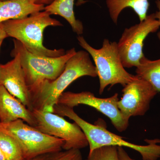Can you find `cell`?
<instances>
[{
  "label": "cell",
  "instance_id": "9c48e42d",
  "mask_svg": "<svg viewBox=\"0 0 160 160\" xmlns=\"http://www.w3.org/2000/svg\"><path fill=\"white\" fill-rule=\"evenodd\" d=\"M118 94L115 93L109 98L96 97L92 92H66L61 95L58 104L73 108L80 105L92 107L104 114L111 121L115 128L119 132L126 131L129 126V118L122 113L118 107Z\"/></svg>",
  "mask_w": 160,
  "mask_h": 160
},
{
  "label": "cell",
  "instance_id": "ffe728a7",
  "mask_svg": "<svg viewBox=\"0 0 160 160\" xmlns=\"http://www.w3.org/2000/svg\"><path fill=\"white\" fill-rule=\"evenodd\" d=\"M119 160H136L132 158L122 147H118Z\"/></svg>",
  "mask_w": 160,
  "mask_h": 160
},
{
  "label": "cell",
  "instance_id": "ac0fdd59",
  "mask_svg": "<svg viewBox=\"0 0 160 160\" xmlns=\"http://www.w3.org/2000/svg\"><path fill=\"white\" fill-rule=\"evenodd\" d=\"M24 160H83V158L80 149H72L49 152Z\"/></svg>",
  "mask_w": 160,
  "mask_h": 160
},
{
  "label": "cell",
  "instance_id": "484cf974",
  "mask_svg": "<svg viewBox=\"0 0 160 160\" xmlns=\"http://www.w3.org/2000/svg\"><path fill=\"white\" fill-rule=\"evenodd\" d=\"M157 36L159 40L160 41V31L159 32L157 33Z\"/></svg>",
  "mask_w": 160,
  "mask_h": 160
},
{
  "label": "cell",
  "instance_id": "ba28073f",
  "mask_svg": "<svg viewBox=\"0 0 160 160\" xmlns=\"http://www.w3.org/2000/svg\"><path fill=\"white\" fill-rule=\"evenodd\" d=\"M160 24L154 13L147 15L144 21L126 28L117 43L121 61L125 68L137 67L144 56V42L150 33L157 31Z\"/></svg>",
  "mask_w": 160,
  "mask_h": 160
},
{
  "label": "cell",
  "instance_id": "8992f818",
  "mask_svg": "<svg viewBox=\"0 0 160 160\" xmlns=\"http://www.w3.org/2000/svg\"><path fill=\"white\" fill-rule=\"evenodd\" d=\"M0 131L16 141L22 152L24 159L62 151L65 144L64 140L43 133L21 119L9 123L0 122Z\"/></svg>",
  "mask_w": 160,
  "mask_h": 160
},
{
  "label": "cell",
  "instance_id": "e0dca14e",
  "mask_svg": "<svg viewBox=\"0 0 160 160\" xmlns=\"http://www.w3.org/2000/svg\"><path fill=\"white\" fill-rule=\"evenodd\" d=\"M0 148L6 160H24L22 152L17 142L10 135L0 131Z\"/></svg>",
  "mask_w": 160,
  "mask_h": 160
},
{
  "label": "cell",
  "instance_id": "8fae6325",
  "mask_svg": "<svg viewBox=\"0 0 160 160\" xmlns=\"http://www.w3.org/2000/svg\"><path fill=\"white\" fill-rule=\"evenodd\" d=\"M13 59L0 64V85L19 100L29 110H32L31 94L18 54H12Z\"/></svg>",
  "mask_w": 160,
  "mask_h": 160
},
{
  "label": "cell",
  "instance_id": "7a4b0ae2",
  "mask_svg": "<svg viewBox=\"0 0 160 160\" xmlns=\"http://www.w3.org/2000/svg\"><path fill=\"white\" fill-rule=\"evenodd\" d=\"M53 112L69 118L79 126L88 140L89 152L103 146H115L133 149L140 153L142 160H158L160 158V139H146L147 145H137L109 131L104 122L98 121L94 124L88 122L76 113L73 108L57 104L54 107Z\"/></svg>",
  "mask_w": 160,
  "mask_h": 160
},
{
  "label": "cell",
  "instance_id": "9a60e30c",
  "mask_svg": "<svg viewBox=\"0 0 160 160\" xmlns=\"http://www.w3.org/2000/svg\"><path fill=\"white\" fill-rule=\"evenodd\" d=\"M75 0H54L51 4L45 6L44 10L49 14L60 16L65 18L72 29L78 35L82 34V23L76 18L74 12Z\"/></svg>",
  "mask_w": 160,
  "mask_h": 160
},
{
  "label": "cell",
  "instance_id": "6da1fadb",
  "mask_svg": "<svg viewBox=\"0 0 160 160\" xmlns=\"http://www.w3.org/2000/svg\"><path fill=\"white\" fill-rule=\"evenodd\" d=\"M89 55L84 50L77 52L68 60L64 71L56 79L45 81L30 92L32 110L53 112L60 97L70 84L82 77H98L95 66Z\"/></svg>",
  "mask_w": 160,
  "mask_h": 160
},
{
  "label": "cell",
  "instance_id": "603a6c76",
  "mask_svg": "<svg viewBox=\"0 0 160 160\" xmlns=\"http://www.w3.org/2000/svg\"><path fill=\"white\" fill-rule=\"evenodd\" d=\"M36 4H39V5H50L54 0H32Z\"/></svg>",
  "mask_w": 160,
  "mask_h": 160
},
{
  "label": "cell",
  "instance_id": "7c38bea8",
  "mask_svg": "<svg viewBox=\"0 0 160 160\" xmlns=\"http://www.w3.org/2000/svg\"><path fill=\"white\" fill-rule=\"evenodd\" d=\"M18 119L35 127L36 122L32 111L19 100L0 85V122L9 123Z\"/></svg>",
  "mask_w": 160,
  "mask_h": 160
},
{
  "label": "cell",
  "instance_id": "52a82bcc",
  "mask_svg": "<svg viewBox=\"0 0 160 160\" xmlns=\"http://www.w3.org/2000/svg\"><path fill=\"white\" fill-rule=\"evenodd\" d=\"M35 128L43 133L64 140L63 149H81L89 146L85 133L76 123H71L53 112L39 109L32 111Z\"/></svg>",
  "mask_w": 160,
  "mask_h": 160
},
{
  "label": "cell",
  "instance_id": "5b68a950",
  "mask_svg": "<svg viewBox=\"0 0 160 160\" xmlns=\"http://www.w3.org/2000/svg\"><path fill=\"white\" fill-rule=\"evenodd\" d=\"M13 48L10 55L18 54L26 84L30 92L46 81H52L60 75L66 63L77 52L74 48L58 57H46L29 52L18 41L13 40Z\"/></svg>",
  "mask_w": 160,
  "mask_h": 160
},
{
  "label": "cell",
  "instance_id": "d6986e66",
  "mask_svg": "<svg viewBox=\"0 0 160 160\" xmlns=\"http://www.w3.org/2000/svg\"><path fill=\"white\" fill-rule=\"evenodd\" d=\"M85 160H119L118 147L106 146L98 148L89 152Z\"/></svg>",
  "mask_w": 160,
  "mask_h": 160
},
{
  "label": "cell",
  "instance_id": "4316f807",
  "mask_svg": "<svg viewBox=\"0 0 160 160\" xmlns=\"http://www.w3.org/2000/svg\"><path fill=\"white\" fill-rule=\"evenodd\" d=\"M8 1V0H0V1Z\"/></svg>",
  "mask_w": 160,
  "mask_h": 160
},
{
  "label": "cell",
  "instance_id": "83f0119b",
  "mask_svg": "<svg viewBox=\"0 0 160 160\" xmlns=\"http://www.w3.org/2000/svg\"></svg>",
  "mask_w": 160,
  "mask_h": 160
},
{
  "label": "cell",
  "instance_id": "3957f363",
  "mask_svg": "<svg viewBox=\"0 0 160 160\" xmlns=\"http://www.w3.org/2000/svg\"><path fill=\"white\" fill-rule=\"evenodd\" d=\"M2 24L8 37L18 40L33 54L54 58L66 53L64 49H49L43 45V33L47 27L63 26L59 21L52 18L45 10L23 18L8 20Z\"/></svg>",
  "mask_w": 160,
  "mask_h": 160
},
{
  "label": "cell",
  "instance_id": "44dd1931",
  "mask_svg": "<svg viewBox=\"0 0 160 160\" xmlns=\"http://www.w3.org/2000/svg\"><path fill=\"white\" fill-rule=\"evenodd\" d=\"M8 38L6 32L3 29L2 23L0 24V49H1V46L2 44L3 41L6 38Z\"/></svg>",
  "mask_w": 160,
  "mask_h": 160
},
{
  "label": "cell",
  "instance_id": "7402d4cb",
  "mask_svg": "<svg viewBox=\"0 0 160 160\" xmlns=\"http://www.w3.org/2000/svg\"><path fill=\"white\" fill-rule=\"evenodd\" d=\"M155 4L158 10L154 13L155 16L160 24V0H156Z\"/></svg>",
  "mask_w": 160,
  "mask_h": 160
},
{
  "label": "cell",
  "instance_id": "30bf717a",
  "mask_svg": "<svg viewBox=\"0 0 160 160\" xmlns=\"http://www.w3.org/2000/svg\"><path fill=\"white\" fill-rule=\"evenodd\" d=\"M122 96L118 107L126 117L142 116L150 108V103L158 92L150 83L136 75L131 82L124 86Z\"/></svg>",
  "mask_w": 160,
  "mask_h": 160
},
{
  "label": "cell",
  "instance_id": "277c9868",
  "mask_svg": "<svg viewBox=\"0 0 160 160\" xmlns=\"http://www.w3.org/2000/svg\"><path fill=\"white\" fill-rule=\"evenodd\" d=\"M77 39L80 46L93 59L99 80L100 94H102L107 86L120 84L124 87L135 78L136 75L129 73L123 66L116 42L105 39L102 48L96 49L83 37L79 36Z\"/></svg>",
  "mask_w": 160,
  "mask_h": 160
},
{
  "label": "cell",
  "instance_id": "d4e9b609",
  "mask_svg": "<svg viewBox=\"0 0 160 160\" xmlns=\"http://www.w3.org/2000/svg\"><path fill=\"white\" fill-rule=\"evenodd\" d=\"M0 160H6V158L4 156L0 148Z\"/></svg>",
  "mask_w": 160,
  "mask_h": 160
},
{
  "label": "cell",
  "instance_id": "4fadbf2b",
  "mask_svg": "<svg viewBox=\"0 0 160 160\" xmlns=\"http://www.w3.org/2000/svg\"><path fill=\"white\" fill-rule=\"evenodd\" d=\"M45 6L32 0L0 1V24L9 20L19 19L43 11Z\"/></svg>",
  "mask_w": 160,
  "mask_h": 160
},
{
  "label": "cell",
  "instance_id": "cb8c5ba5",
  "mask_svg": "<svg viewBox=\"0 0 160 160\" xmlns=\"http://www.w3.org/2000/svg\"><path fill=\"white\" fill-rule=\"evenodd\" d=\"M86 1L85 0H78L76 3L77 6H80L83 5L84 3H86Z\"/></svg>",
  "mask_w": 160,
  "mask_h": 160
},
{
  "label": "cell",
  "instance_id": "5bb4252c",
  "mask_svg": "<svg viewBox=\"0 0 160 160\" xmlns=\"http://www.w3.org/2000/svg\"><path fill=\"white\" fill-rule=\"evenodd\" d=\"M106 3L110 18L117 25L122 12L130 8L137 15L140 22L147 16L149 4L148 0H106Z\"/></svg>",
  "mask_w": 160,
  "mask_h": 160
},
{
  "label": "cell",
  "instance_id": "2e32d148",
  "mask_svg": "<svg viewBox=\"0 0 160 160\" xmlns=\"http://www.w3.org/2000/svg\"><path fill=\"white\" fill-rule=\"evenodd\" d=\"M136 73L150 83L160 93V59L152 61L144 56L136 67Z\"/></svg>",
  "mask_w": 160,
  "mask_h": 160
}]
</instances>
